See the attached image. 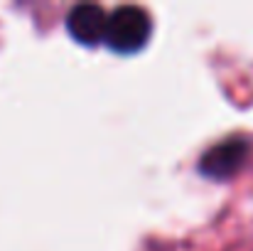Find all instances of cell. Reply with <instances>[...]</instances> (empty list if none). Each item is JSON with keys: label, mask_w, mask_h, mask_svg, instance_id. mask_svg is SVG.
Returning a JSON list of instances; mask_svg holds the SVG:
<instances>
[{"label": "cell", "mask_w": 253, "mask_h": 251, "mask_svg": "<svg viewBox=\"0 0 253 251\" xmlns=\"http://www.w3.org/2000/svg\"><path fill=\"white\" fill-rule=\"evenodd\" d=\"M153 35L150 15L138 5H123L111 12L106 45L116 54H135L140 52Z\"/></svg>", "instance_id": "6da1fadb"}, {"label": "cell", "mask_w": 253, "mask_h": 251, "mask_svg": "<svg viewBox=\"0 0 253 251\" xmlns=\"http://www.w3.org/2000/svg\"><path fill=\"white\" fill-rule=\"evenodd\" d=\"M251 153V143L246 136H231L226 141H219L216 146H211L202 160H199V172L209 180H229L231 175H236L246 158Z\"/></svg>", "instance_id": "7a4b0ae2"}, {"label": "cell", "mask_w": 253, "mask_h": 251, "mask_svg": "<svg viewBox=\"0 0 253 251\" xmlns=\"http://www.w3.org/2000/svg\"><path fill=\"white\" fill-rule=\"evenodd\" d=\"M108 20L111 15L93 2H82L74 5L67 15V32L74 42L84 45V47H96L101 42H106L108 35Z\"/></svg>", "instance_id": "3957f363"}]
</instances>
